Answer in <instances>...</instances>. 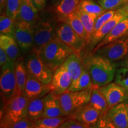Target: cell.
I'll return each mask as SVG.
<instances>
[{"instance_id":"4fadbf2b","label":"cell","mask_w":128,"mask_h":128,"mask_svg":"<svg viewBox=\"0 0 128 128\" xmlns=\"http://www.w3.org/2000/svg\"><path fill=\"white\" fill-rule=\"evenodd\" d=\"M56 38V32L48 22H40L34 27V46L33 50L38 51L40 48Z\"/></svg>"},{"instance_id":"ffe728a7","label":"cell","mask_w":128,"mask_h":128,"mask_svg":"<svg viewBox=\"0 0 128 128\" xmlns=\"http://www.w3.org/2000/svg\"><path fill=\"white\" fill-rule=\"evenodd\" d=\"M64 65L70 74H71L72 82H74L78 79L82 73L84 68L82 60L80 55V52H76L71 54L68 59L64 62Z\"/></svg>"},{"instance_id":"277c9868","label":"cell","mask_w":128,"mask_h":128,"mask_svg":"<svg viewBox=\"0 0 128 128\" xmlns=\"http://www.w3.org/2000/svg\"><path fill=\"white\" fill-rule=\"evenodd\" d=\"M14 61L10 60L1 67L0 90L3 104L18 94L14 70Z\"/></svg>"},{"instance_id":"8fae6325","label":"cell","mask_w":128,"mask_h":128,"mask_svg":"<svg viewBox=\"0 0 128 128\" xmlns=\"http://www.w3.org/2000/svg\"><path fill=\"white\" fill-rule=\"evenodd\" d=\"M98 88L105 97L109 108L124 102L128 97V90L116 82H110Z\"/></svg>"},{"instance_id":"4316f807","label":"cell","mask_w":128,"mask_h":128,"mask_svg":"<svg viewBox=\"0 0 128 128\" xmlns=\"http://www.w3.org/2000/svg\"><path fill=\"white\" fill-rule=\"evenodd\" d=\"M89 103L96 109L98 110L101 114L106 113L110 108L105 97L100 92L98 87H92Z\"/></svg>"},{"instance_id":"7bdbcfd3","label":"cell","mask_w":128,"mask_h":128,"mask_svg":"<svg viewBox=\"0 0 128 128\" xmlns=\"http://www.w3.org/2000/svg\"><path fill=\"white\" fill-rule=\"evenodd\" d=\"M124 103H126V104H128V98H127V99H126V100H125V102H124Z\"/></svg>"},{"instance_id":"1f68e13d","label":"cell","mask_w":128,"mask_h":128,"mask_svg":"<svg viewBox=\"0 0 128 128\" xmlns=\"http://www.w3.org/2000/svg\"><path fill=\"white\" fill-rule=\"evenodd\" d=\"M23 0H7L6 7V14L11 18L17 20L19 10Z\"/></svg>"},{"instance_id":"8992f818","label":"cell","mask_w":128,"mask_h":128,"mask_svg":"<svg viewBox=\"0 0 128 128\" xmlns=\"http://www.w3.org/2000/svg\"><path fill=\"white\" fill-rule=\"evenodd\" d=\"M92 88L76 92L67 91L60 94V103L66 116H70L78 108L89 103Z\"/></svg>"},{"instance_id":"e0dca14e","label":"cell","mask_w":128,"mask_h":128,"mask_svg":"<svg viewBox=\"0 0 128 128\" xmlns=\"http://www.w3.org/2000/svg\"><path fill=\"white\" fill-rule=\"evenodd\" d=\"M127 35H128V17H126L120 21L111 32L93 48L92 54L102 46Z\"/></svg>"},{"instance_id":"ac0fdd59","label":"cell","mask_w":128,"mask_h":128,"mask_svg":"<svg viewBox=\"0 0 128 128\" xmlns=\"http://www.w3.org/2000/svg\"><path fill=\"white\" fill-rule=\"evenodd\" d=\"M124 17H125L120 12L116 10L114 16L111 19H110L105 24H104L98 31L94 33L92 42L90 43L92 47L94 48L96 45H97L111 32L115 26Z\"/></svg>"},{"instance_id":"6da1fadb","label":"cell","mask_w":128,"mask_h":128,"mask_svg":"<svg viewBox=\"0 0 128 128\" xmlns=\"http://www.w3.org/2000/svg\"><path fill=\"white\" fill-rule=\"evenodd\" d=\"M82 62L90 74L93 87L99 88L109 84L114 78L116 66L108 59L93 54L86 56Z\"/></svg>"},{"instance_id":"8d00e7d4","label":"cell","mask_w":128,"mask_h":128,"mask_svg":"<svg viewBox=\"0 0 128 128\" xmlns=\"http://www.w3.org/2000/svg\"><path fill=\"white\" fill-rule=\"evenodd\" d=\"M34 126V122H32L27 117H25L15 124H12L9 128H33Z\"/></svg>"},{"instance_id":"d590c367","label":"cell","mask_w":128,"mask_h":128,"mask_svg":"<svg viewBox=\"0 0 128 128\" xmlns=\"http://www.w3.org/2000/svg\"><path fill=\"white\" fill-rule=\"evenodd\" d=\"M60 128H90L87 124L76 120V119H69L60 124Z\"/></svg>"},{"instance_id":"74e56055","label":"cell","mask_w":128,"mask_h":128,"mask_svg":"<svg viewBox=\"0 0 128 128\" xmlns=\"http://www.w3.org/2000/svg\"><path fill=\"white\" fill-rule=\"evenodd\" d=\"M11 60L9 58L8 56L2 48H0V66H2L3 65H5L7 62Z\"/></svg>"},{"instance_id":"60d3db41","label":"cell","mask_w":128,"mask_h":128,"mask_svg":"<svg viewBox=\"0 0 128 128\" xmlns=\"http://www.w3.org/2000/svg\"><path fill=\"white\" fill-rule=\"evenodd\" d=\"M120 65L122 67H125V68H128V55L124 59V60L121 63Z\"/></svg>"},{"instance_id":"5bb4252c","label":"cell","mask_w":128,"mask_h":128,"mask_svg":"<svg viewBox=\"0 0 128 128\" xmlns=\"http://www.w3.org/2000/svg\"><path fill=\"white\" fill-rule=\"evenodd\" d=\"M100 115V112L88 103L78 108L69 116L70 119H76L80 122L87 124L90 128V126L95 125Z\"/></svg>"},{"instance_id":"f546056e","label":"cell","mask_w":128,"mask_h":128,"mask_svg":"<svg viewBox=\"0 0 128 128\" xmlns=\"http://www.w3.org/2000/svg\"><path fill=\"white\" fill-rule=\"evenodd\" d=\"M16 20L3 12L0 17V33L15 38Z\"/></svg>"},{"instance_id":"5b68a950","label":"cell","mask_w":128,"mask_h":128,"mask_svg":"<svg viewBox=\"0 0 128 128\" xmlns=\"http://www.w3.org/2000/svg\"><path fill=\"white\" fill-rule=\"evenodd\" d=\"M25 64L28 74L44 84H50L54 71L43 61L37 51L33 50L28 56Z\"/></svg>"},{"instance_id":"cb8c5ba5","label":"cell","mask_w":128,"mask_h":128,"mask_svg":"<svg viewBox=\"0 0 128 128\" xmlns=\"http://www.w3.org/2000/svg\"><path fill=\"white\" fill-rule=\"evenodd\" d=\"M0 48L6 51L11 60L15 62L19 55V46L15 38L12 36L1 34L0 36Z\"/></svg>"},{"instance_id":"9c48e42d","label":"cell","mask_w":128,"mask_h":128,"mask_svg":"<svg viewBox=\"0 0 128 128\" xmlns=\"http://www.w3.org/2000/svg\"><path fill=\"white\" fill-rule=\"evenodd\" d=\"M15 39L21 50H29L34 46V26L18 20L16 23Z\"/></svg>"},{"instance_id":"7c38bea8","label":"cell","mask_w":128,"mask_h":128,"mask_svg":"<svg viewBox=\"0 0 128 128\" xmlns=\"http://www.w3.org/2000/svg\"><path fill=\"white\" fill-rule=\"evenodd\" d=\"M108 119L113 128H128V104L124 102L110 108L103 113Z\"/></svg>"},{"instance_id":"d6a6232c","label":"cell","mask_w":128,"mask_h":128,"mask_svg":"<svg viewBox=\"0 0 128 128\" xmlns=\"http://www.w3.org/2000/svg\"><path fill=\"white\" fill-rule=\"evenodd\" d=\"M115 82L128 90V68L122 67L116 70Z\"/></svg>"},{"instance_id":"e575fe53","label":"cell","mask_w":128,"mask_h":128,"mask_svg":"<svg viewBox=\"0 0 128 128\" xmlns=\"http://www.w3.org/2000/svg\"><path fill=\"white\" fill-rule=\"evenodd\" d=\"M116 12V10H108L104 12L102 15L98 16V18L96 21L94 33L98 31L104 24H105L110 19H111L114 16Z\"/></svg>"},{"instance_id":"ab89813d","label":"cell","mask_w":128,"mask_h":128,"mask_svg":"<svg viewBox=\"0 0 128 128\" xmlns=\"http://www.w3.org/2000/svg\"><path fill=\"white\" fill-rule=\"evenodd\" d=\"M119 12L124 15V17H128V1L124 5H123L119 8L117 9Z\"/></svg>"},{"instance_id":"7a4b0ae2","label":"cell","mask_w":128,"mask_h":128,"mask_svg":"<svg viewBox=\"0 0 128 128\" xmlns=\"http://www.w3.org/2000/svg\"><path fill=\"white\" fill-rule=\"evenodd\" d=\"M76 51L56 38L37 51L46 65L55 71Z\"/></svg>"},{"instance_id":"d6986e66","label":"cell","mask_w":128,"mask_h":128,"mask_svg":"<svg viewBox=\"0 0 128 128\" xmlns=\"http://www.w3.org/2000/svg\"><path fill=\"white\" fill-rule=\"evenodd\" d=\"M38 11L32 0H23L17 20L24 21L34 26L38 19Z\"/></svg>"},{"instance_id":"484cf974","label":"cell","mask_w":128,"mask_h":128,"mask_svg":"<svg viewBox=\"0 0 128 128\" xmlns=\"http://www.w3.org/2000/svg\"><path fill=\"white\" fill-rule=\"evenodd\" d=\"M92 87H93V84H92L90 74L84 66L81 76L77 80L72 82L68 91L76 92V91H81L86 89L92 88Z\"/></svg>"},{"instance_id":"3957f363","label":"cell","mask_w":128,"mask_h":128,"mask_svg":"<svg viewBox=\"0 0 128 128\" xmlns=\"http://www.w3.org/2000/svg\"><path fill=\"white\" fill-rule=\"evenodd\" d=\"M30 101L24 94H18L8 102L3 104L0 127L9 128L12 124L26 117Z\"/></svg>"},{"instance_id":"9a60e30c","label":"cell","mask_w":128,"mask_h":128,"mask_svg":"<svg viewBox=\"0 0 128 128\" xmlns=\"http://www.w3.org/2000/svg\"><path fill=\"white\" fill-rule=\"evenodd\" d=\"M51 92L50 86L46 85L28 73L24 94L30 100L45 96Z\"/></svg>"},{"instance_id":"b9f144b4","label":"cell","mask_w":128,"mask_h":128,"mask_svg":"<svg viewBox=\"0 0 128 128\" xmlns=\"http://www.w3.org/2000/svg\"><path fill=\"white\" fill-rule=\"evenodd\" d=\"M7 0H0V7H1V12L2 10H4L6 7Z\"/></svg>"},{"instance_id":"4dcf8cb0","label":"cell","mask_w":128,"mask_h":128,"mask_svg":"<svg viewBox=\"0 0 128 128\" xmlns=\"http://www.w3.org/2000/svg\"><path fill=\"white\" fill-rule=\"evenodd\" d=\"M79 9L87 13L94 14L97 16H100L104 12H107L100 4H96L92 0H82Z\"/></svg>"},{"instance_id":"52a82bcc","label":"cell","mask_w":128,"mask_h":128,"mask_svg":"<svg viewBox=\"0 0 128 128\" xmlns=\"http://www.w3.org/2000/svg\"><path fill=\"white\" fill-rule=\"evenodd\" d=\"M92 54L102 56L112 62L124 60L128 55V35L102 46Z\"/></svg>"},{"instance_id":"ba28073f","label":"cell","mask_w":128,"mask_h":128,"mask_svg":"<svg viewBox=\"0 0 128 128\" xmlns=\"http://www.w3.org/2000/svg\"><path fill=\"white\" fill-rule=\"evenodd\" d=\"M56 36L64 44L71 47L76 52L83 50L86 42L72 29L68 24L61 22L56 30Z\"/></svg>"},{"instance_id":"44dd1931","label":"cell","mask_w":128,"mask_h":128,"mask_svg":"<svg viewBox=\"0 0 128 128\" xmlns=\"http://www.w3.org/2000/svg\"><path fill=\"white\" fill-rule=\"evenodd\" d=\"M82 0H60L55 8L59 21L61 22L67 16L79 8Z\"/></svg>"},{"instance_id":"83f0119b","label":"cell","mask_w":128,"mask_h":128,"mask_svg":"<svg viewBox=\"0 0 128 128\" xmlns=\"http://www.w3.org/2000/svg\"><path fill=\"white\" fill-rule=\"evenodd\" d=\"M61 22H65V23L68 24L72 28V29L82 39H84L86 41V44H87V33H86L82 22H81L76 12H73V13L67 16L66 18H64Z\"/></svg>"},{"instance_id":"30bf717a","label":"cell","mask_w":128,"mask_h":128,"mask_svg":"<svg viewBox=\"0 0 128 128\" xmlns=\"http://www.w3.org/2000/svg\"><path fill=\"white\" fill-rule=\"evenodd\" d=\"M72 82L71 76L65 65L61 66L57 68L54 72L52 81L50 86L51 92L60 96L68 91Z\"/></svg>"},{"instance_id":"2e32d148","label":"cell","mask_w":128,"mask_h":128,"mask_svg":"<svg viewBox=\"0 0 128 128\" xmlns=\"http://www.w3.org/2000/svg\"><path fill=\"white\" fill-rule=\"evenodd\" d=\"M65 116L60 103V96L56 95L52 92L46 94L44 96V109L42 118Z\"/></svg>"},{"instance_id":"f35d334b","label":"cell","mask_w":128,"mask_h":128,"mask_svg":"<svg viewBox=\"0 0 128 128\" xmlns=\"http://www.w3.org/2000/svg\"><path fill=\"white\" fill-rule=\"evenodd\" d=\"M38 10H41L45 6L47 0H32Z\"/></svg>"},{"instance_id":"603a6c76","label":"cell","mask_w":128,"mask_h":128,"mask_svg":"<svg viewBox=\"0 0 128 128\" xmlns=\"http://www.w3.org/2000/svg\"><path fill=\"white\" fill-rule=\"evenodd\" d=\"M76 12L82 22L87 33V44H90L94 32L96 21L98 16L87 13L79 8Z\"/></svg>"},{"instance_id":"f1b7e54d","label":"cell","mask_w":128,"mask_h":128,"mask_svg":"<svg viewBox=\"0 0 128 128\" xmlns=\"http://www.w3.org/2000/svg\"><path fill=\"white\" fill-rule=\"evenodd\" d=\"M70 119V116L46 117L41 118L34 122V128H56L62 123Z\"/></svg>"},{"instance_id":"d4e9b609","label":"cell","mask_w":128,"mask_h":128,"mask_svg":"<svg viewBox=\"0 0 128 128\" xmlns=\"http://www.w3.org/2000/svg\"><path fill=\"white\" fill-rule=\"evenodd\" d=\"M44 96L30 100L27 109V118L33 122L41 118L44 113Z\"/></svg>"},{"instance_id":"7402d4cb","label":"cell","mask_w":128,"mask_h":128,"mask_svg":"<svg viewBox=\"0 0 128 128\" xmlns=\"http://www.w3.org/2000/svg\"><path fill=\"white\" fill-rule=\"evenodd\" d=\"M14 70L18 94H23L27 81L28 72L23 58H17L14 62Z\"/></svg>"},{"instance_id":"836d02e7","label":"cell","mask_w":128,"mask_h":128,"mask_svg":"<svg viewBox=\"0 0 128 128\" xmlns=\"http://www.w3.org/2000/svg\"><path fill=\"white\" fill-rule=\"evenodd\" d=\"M128 0H99L98 4L106 11L116 10L124 5Z\"/></svg>"}]
</instances>
